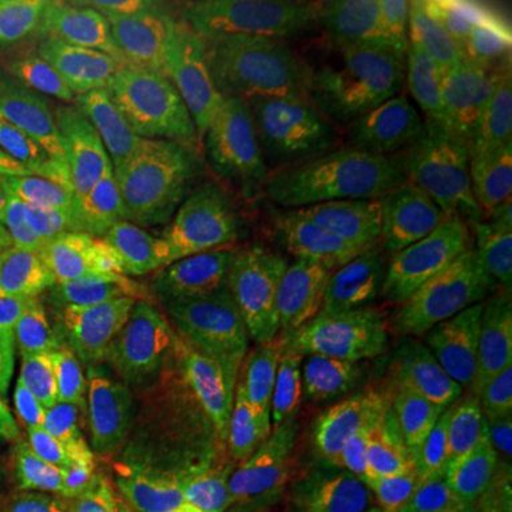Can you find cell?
<instances>
[{
    "label": "cell",
    "instance_id": "obj_18",
    "mask_svg": "<svg viewBox=\"0 0 512 512\" xmlns=\"http://www.w3.org/2000/svg\"><path fill=\"white\" fill-rule=\"evenodd\" d=\"M92 0H0V92L72 69Z\"/></svg>",
    "mask_w": 512,
    "mask_h": 512
},
{
    "label": "cell",
    "instance_id": "obj_16",
    "mask_svg": "<svg viewBox=\"0 0 512 512\" xmlns=\"http://www.w3.org/2000/svg\"><path fill=\"white\" fill-rule=\"evenodd\" d=\"M6 356L20 382L49 407L92 419H117L151 427L148 384L117 367L72 350Z\"/></svg>",
    "mask_w": 512,
    "mask_h": 512
},
{
    "label": "cell",
    "instance_id": "obj_29",
    "mask_svg": "<svg viewBox=\"0 0 512 512\" xmlns=\"http://www.w3.org/2000/svg\"><path fill=\"white\" fill-rule=\"evenodd\" d=\"M15 407V373L9 367L6 353H0V444L6 441V427Z\"/></svg>",
    "mask_w": 512,
    "mask_h": 512
},
{
    "label": "cell",
    "instance_id": "obj_23",
    "mask_svg": "<svg viewBox=\"0 0 512 512\" xmlns=\"http://www.w3.org/2000/svg\"><path fill=\"white\" fill-rule=\"evenodd\" d=\"M165 9L180 12L188 20L200 23L208 35H259L291 26L308 18L319 3L299 0H177L163 3Z\"/></svg>",
    "mask_w": 512,
    "mask_h": 512
},
{
    "label": "cell",
    "instance_id": "obj_6",
    "mask_svg": "<svg viewBox=\"0 0 512 512\" xmlns=\"http://www.w3.org/2000/svg\"><path fill=\"white\" fill-rule=\"evenodd\" d=\"M109 239L143 376L151 393H163L225 339L220 313L200 271L154 208L117 211Z\"/></svg>",
    "mask_w": 512,
    "mask_h": 512
},
{
    "label": "cell",
    "instance_id": "obj_13",
    "mask_svg": "<svg viewBox=\"0 0 512 512\" xmlns=\"http://www.w3.org/2000/svg\"><path fill=\"white\" fill-rule=\"evenodd\" d=\"M151 208L200 271L225 336L256 319L282 276L265 265L245 228L222 200L214 177H200L151 194Z\"/></svg>",
    "mask_w": 512,
    "mask_h": 512
},
{
    "label": "cell",
    "instance_id": "obj_7",
    "mask_svg": "<svg viewBox=\"0 0 512 512\" xmlns=\"http://www.w3.org/2000/svg\"><path fill=\"white\" fill-rule=\"evenodd\" d=\"M214 40L228 89L251 128L330 148V89L350 35L328 6L319 3L308 18L282 29Z\"/></svg>",
    "mask_w": 512,
    "mask_h": 512
},
{
    "label": "cell",
    "instance_id": "obj_17",
    "mask_svg": "<svg viewBox=\"0 0 512 512\" xmlns=\"http://www.w3.org/2000/svg\"><path fill=\"white\" fill-rule=\"evenodd\" d=\"M23 154L77 188L106 191L128 205H151V191L123 154L80 111L57 109L26 117L15 126Z\"/></svg>",
    "mask_w": 512,
    "mask_h": 512
},
{
    "label": "cell",
    "instance_id": "obj_2",
    "mask_svg": "<svg viewBox=\"0 0 512 512\" xmlns=\"http://www.w3.org/2000/svg\"><path fill=\"white\" fill-rule=\"evenodd\" d=\"M214 183L271 271L399 302L402 279L382 228L330 148L248 128L222 154Z\"/></svg>",
    "mask_w": 512,
    "mask_h": 512
},
{
    "label": "cell",
    "instance_id": "obj_27",
    "mask_svg": "<svg viewBox=\"0 0 512 512\" xmlns=\"http://www.w3.org/2000/svg\"><path fill=\"white\" fill-rule=\"evenodd\" d=\"M0 512H80V507L57 501V498H46V495L23 493L18 498H12L6 507H0Z\"/></svg>",
    "mask_w": 512,
    "mask_h": 512
},
{
    "label": "cell",
    "instance_id": "obj_12",
    "mask_svg": "<svg viewBox=\"0 0 512 512\" xmlns=\"http://www.w3.org/2000/svg\"><path fill=\"white\" fill-rule=\"evenodd\" d=\"M365 40L407 80L512 72V0H393L367 12Z\"/></svg>",
    "mask_w": 512,
    "mask_h": 512
},
{
    "label": "cell",
    "instance_id": "obj_24",
    "mask_svg": "<svg viewBox=\"0 0 512 512\" xmlns=\"http://www.w3.org/2000/svg\"><path fill=\"white\" fill-rule=\"evenodd\" d=\"M66 350L49 330L35 325L0 296V353H55Z\"/></svg>",
    "mask_w": 512,
    "mask_h": 512
},
{
    "label": "cell",
    "instance_id": "obj_22",
    "mask_svg": "<svg viewBox=\"0 0 512 512\" xmlns=\"http://www.w3.org/2000/svg\"><path fill=\"white\" fill-rule=\"evenodd\" d=\"M188 476L163 464H137L94 484L80 512H185Z\"/></svg>",
    "mask_w": 512,
    "mask_h": 512
},
{
    "label": "cell",
    "instance_id": "obj_15",
    "mask_svg": "<svg viewBox=\"0 0 512 512\" xmlns=\"http://www.w3.org/2000/svg\"><path fill=\"white\" fill-rule=\"evenodd\" d=\"M0 296L26 319L49 330L66 350L92 356L97 362H106L146 382L137 336L109 322L94 308L86 293L77 291L69 279L52 271L46 262L26 254L23 248L3 237H0Z\"/></svg>",
    "mask_w": 512,
    "mask_h": 512
},
{
    "label": "cell",
    "instance_id": "obj_31",
    "mask_svg": "<svg viewBox=\"0 0 512 512\" xmlns=\"http://www.w3.org/2000/svg\"><path fill=\"white\" fill-rule=\"evenodd\" d=\"M498 217H501V225H504V237H507V248H510V262H512V197L507 200L493 202Z\"/></svg>",
    "mask_w": 512,
    "mask_h": 512
},
{
    "label": "cell",
    "instance_id": "obj_1",
    "mask_svg": "<svg viewBox=\"0 0 512 512\" xmlns=\"http://www.w3.org/2000/svg\"><path fill=\"white\" fill-rule=\"evenodd\" d=\"M404 322L399 302L333 279L282 276L231 336L254 441L276 453L328 447L382 387Z\"/></svg>",
    "mask_w": 512,
    "mask_h": 512
},
{
    "label": "cell",
    "instance_id": "obj_11",
    "mask_svg": "<svg viewBox=\"0 0 512 512\" xmlns=\"http://www.w3.org/2000/svg\"><path fill=\"white\" fill-rule=\"evenodd\" d=\"M74 111L100 128L151 194L214 177L242 131L231 117L197 100L146 92L114 77H83Z\"/></svg>",
    "mask_w": 512,
    "mask_h": 512
},
{
    "label": "cell",
    "instance_id": "obj_30",
    "mask_svg": "<svg viewBox=\"0 0 512 512\" xmlns=\"http://www.w3.org/2000/svg\"><path fill=\"white\" fill-rule=\"evenodd\" d=\"M470 512H512V493L493 495V498H476Z\"/></svg>",
    "mask_w": 512,
    "mask_h": 512
},
{
    "label": "cell",
    "instance_id": "obj_9",
    "mask_svg": "<svg viewBox=\"0 0 512 512\" xmlns=\"http://www.w3.org/2000/svg\"><path fill=\"white\" fill-rule=\"evenodd\" d=\"M0 237L69 279L109 322L134 333L109 222L94 200L20 148H0Z\"/></svg>",
    "mask_w": 512,
    "mask_h": 512
},
{
    "label": "cell",
    "instance_id": "obj_14",
    "mask_svg": "<svg viewBox=\"0 0 512 512\" xmlns=\"http://www.w3.org/2000/svg\"><path fill=\"white\" fill-rule=\"evenodd\" d=\"M151 436L163 467L185 476H208L231 447L254 441L225 339L174 387L151 393Z\"/></svg>",
    "mask_w": 512,
    "mask_h": 512
},
{
    "label": "cell",
    "instance_id": "obj_8",
    "mask_svg": "<svg viewBox=\"0 0 512 512\" xmlns=\"http://www.w3.org/2000/svg\"><path fill=\"white\" fill-rule=\"evenodd\" d=\"M72 72L114 77L134 89L197 100L251 128L222 72L220 46L163 3H92Z\"/></svg>",
    "mask_w": 512,
    "mask_h": 512
},
{
    "label": "cell",
    "instance_id": "obj_3",
    "mask_svg": "<svg viewBox=\"0 0 512 512\" xmlns=\"http://www.w3.org/2000/svg\"><path fill=\"white\" fill-rule=\"evenodd\" d=\"M481 464L464 393L433 362L390 373L353 419L325 473L342 512H384L458 495Z\"/></svg>",
    "mask_w": 512,
    "mask_h": 512
},
{
    "label": "cell",
    "instance_id": "obj_25",
    "mask_svg": "<svg viewBox=\"0 0 512 512\" xmlns=\"http://www.w3.org/2000/svg\"><path fill=\"white\" fill-rule=\"evenodd\" d=\"M185 512H237V507L208 476H188Z\"/></svg>",
    "mask_w": 512,
    "mask_h": 512
},
{
    "label": "cell",
    "instance_id": "obj_28",
    "mask_svg": "<svg viewBox=\"0 0 512 512\" xmlns=\"http://www.w3.org/2000/svg\"><path fill=\"white\" fill-rule=\"evenodd\" d=\"M476 504V498L458 493V495H441V498H430L421 504H407V507H396V510L384 512H470Z\"/></svg>",
    "mask_w": 512,
    "mask_h": 512
},
{
    "label": "cell",
    "instance_id": "obj_26",
    "mask_svg": "<svg viewBox=\"0 0 512 512\" xmlns=\"http://www.w3.org/2000/svg\"><path fill=\"white\" fill-rule=\"evenodd\" d=\"M23 493H29L26 478L18 470L15 458L9 456V450L0 444V507H6L12 498H18Z\"/></svg>",
    "mask_w": 512,
    "mask_h": 512
},
{
    "label": "cell",
    "instance_id": "obj_5",
    "mask_svg": "<svg viewBox=\"0 0 512 512\" xmlns=\"http://www.w3.org/2000/svg\"><path fill=\"white\" fill-rule=\"evenodd\" d=\"M330 151L345 163L393 254L399 279L430 237L447 197L430 177L413 126V92L365 37H350L330 89Z\"/></svg>",
    "mask_w": 512,
    "mask_h": 512
},
{
    "label": "cell",
    "instance_id": "obj_4",
    "mask_svg": "<svg viewBox=\"0 0 512 512\" xmlns=\"http://www.w3.org/2000/svg\"><path fill=\"white\" fill-rule=\"evenodd\" d=\"M407 276L427 345L487 390H510L512 262L493 202L447 197Z\"/></svg>",
    "mask_w": 512,
    "mask_h": 512
},
{
    "label": "cell",
    "instance_id": "obj_20",
    "mask_svg": "<svg viewBox=\"0 0 512 512\" xmlns=\"http://www.w3.org/2000/svg\"><path fill=\"white\" fill-rule=\"evenodd\" d=\"M49 430L63 461L86 484H100L137 464H163L151 427L117 419H92L49 407Z\"/></svg>",
    "mask_w": 512,
    "mask_h": 512
},
{
    "label": "cell",
    "instance_id": "obj_21",
    "mask_svg": "<svg viewBox=\"0 0 512 512\" xmlns=\"http://www.w3.org/2000/svg\"><path fill=\"white\" fill-rule=\"evenodd\" d=\"M9 359V356H6ZM15 373V370H12ZM3 447L15 458L18 470L26 478L29 493L77 504L89 495L92 484L74 473L57 450L49 430V410L35 393L15 376V407L6 427Z\"/></svg>",
    "mask_w": 512,
    "mask_h": 512
},
{
    "label": "cell",
    "instance_id": "obj_10",
    "mask_svg": "<svg viewBox=\"0 0 512 512\" xmlns=\"http://www.w3.org/2000/svg\"><path fill=\"white\" fill-rule=\"evenodd\" d=\"M413 126L444 197H512V72H444L407 80Z\"/></svg>",
    "mask_w": 512,
    "mask_h": 512
},
{
    "label": "cell",
    "instance_id": "obj_19",
    "mask_svg": "<svg viewBox=\"0 0 512 512\" xmlns=\"http://www.w3.org/2000/svg\"><path fill=\"white\" fill-rule=\"evenodd\" d=\"M208 478L231 498L237 512H342L328 478L305 473L256 441L231 447Z\"/></svg>",
    "mask_w": 512,
    "mask_h": 512
}]
</instances>
